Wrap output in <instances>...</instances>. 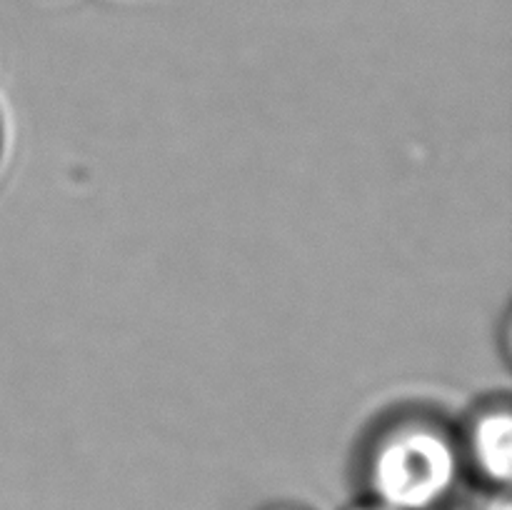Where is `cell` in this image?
Returning <instances> with one entry per match:
<instances>
[{
    "label": "cell",
    "instance_id": "4",
    "mask_svg": "<svg viewBox=\"0 0 512 510\" xmlns=\"http://www.w3.org/2000/svg\"><path fill=\"white\" fill-rule=\"evenodd\" d=\"M350 510H393V508H385V505H380V503H373V500H370V503L355 505V508H350Z\"/></svg>",
    "mask_w": 512,
    "mask_h": 510
},
{
    "label": "cell",
    "instance_id": "1",
    "mask_svg": "<svg viewBox=\"0 0 512 510\" xmlns=\"http://www.w3.org/2000/svg\"><path fill=\"white\" fill-rule=\"evenodd\" d=\"M373 503L393 510H440L465 475L458 430L433 410H400L370 433L360 463Z\"/></svg>",
    "mask_w": 512,
    "mask_h": 510
},
{
    "label": "cell",
    "instance_id": "5",
    "mask_svg": "<svg viewBox=\"0 0 512 510\" xmlns=\"http://www.w3.org/2000/svg\"><path fill=\"white\" fill-rule=\"evenodd\" d=\"M265 510H303V508H295V505H273V508H265Z\"/></svg>",
    "mask_w": 512,
    "mask_h": 510
},
{
    "label": "cell",
    "instance_id": "3",
    "mask_svg": "<svg viewBox=\"0 0 512 510\" xmlns=\"http://www.w3.org/2000/svg\"><path fill=\"white\" fill-rule=\"evenodd\" d=\"M478 510H512L508 488H493V493L480 503Z\"/></svg>",
    "mask_w": 512,
    "mask_h": 510
},
{
    "label": "cell",
    "instance_id": "6",
    "mask_svg": "<svg viewBox=\"0 0 512 510\" xmlns=\"http://www.w3.org/2000/svg\"><path fill=\"white\" fill-rule=\"evenodd\" d=\"M0 153H3V120H0Z\"/></svg>",
    "mask_w": 512,
    "mask_h": 510
},
{
    "label": "cell",
    "instance_id": "2",
    "mask_svg": "<svg viewBox=\"0 0 512 510\" xmlns=\"http://www.w3.org/2000/svg\"><path fill=\"white\" fill-rule=\"evenodd\" d=\"M465 470L490 488H508L512 475V405L505 395L488 398L470 410L458 430Z\"/></svg>",
    "mask_w": 512,
    "mask_h": 510
}]
</instances>
